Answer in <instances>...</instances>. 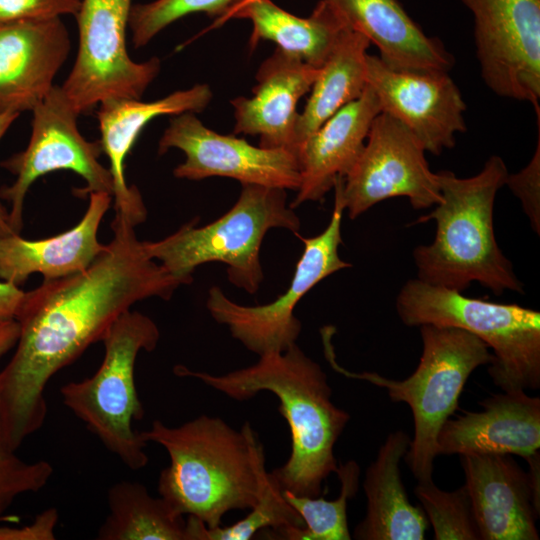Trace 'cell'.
Returning a JSON list of instances; mask_svg holds the SVG:
<instances>
[{
    "mask_svg": "<svg viewBox=\"0 0 540 540\" xmlns=\"http://www.w3.org/2000/svg\"><path fill=\"white\" fill-rule=\"evenodd\" d=\"M113 239L85 270L44 280L25 292L15 351L0 371V417L17 450L47 416L45 389L54 375L142 300H169L184 285L146 253L133 226L112 221Z\"/></svg>",
    "mask_w": 540,
    "mask_h": 540,
    "instance_id": "obj_1",
    "label": "cell"
},
{
    "mask_svg": "<svg viewBox=\"0 0 540 540\" xmlns=\"http://www.w3.org/2000/svg\"><path fill=\"white\" fill-rule=\"evenodd\" d=\"M178 376L193 377L236 401L268 391L280 401L279 413L291 434V453L271 472L282 490L318 497L324 481L336 473L335 444L350 415L332 401V389L322 367L296 344L283 352H268L257 363L223 375L176 366Z\"/></svg>",
    "mask_w": 540,
    "mask_h": 540,
    "instance_id": "obj_2",
    "label": "cell"
},
{
    "mask_svg": "<svg viewBox=\"0 0 540 540\" xmlns=\"http://www.w3.org/2000/svg\"><path fill=\"white\" fill-rule=\"evenodd\" d=\"M139 433L169 455L158 493L177 513L215 528L229 511L258 503L268 472L263 445L249 422L236 430L219 417L201 415L178 427L155 420Z\"/></svg>",
    "mask_w": 540,
    "mask_h": 540,
    "instance_id": "obj_3",
    "label": "cell"
},
{
    "mask_svg": "<svg viewBox=\"0 0 540 540\" xmlns=\"http://www.w3.org/2000/svg\"><path fill=\"white\" fill-rule=\"evenodd\" d=\"M508 174L497 155L469 178H459L451 171L437 173L441 199L431 213L418 220L436 221L433 242L417 246L412 254L418 279L459 292L472 282L496 295L524 292L511 261L497 244L493 227L496 194Z\"/></svg>",
    "mask_w": 540,
    "mask_h": 540,
    "instance_id": "obj_4",
    "label": "cell"
},
{
    "mask_svg": "<svg viewBox=\"0 0 540 540\" xmlns=\"http://www.w3.org/2000/svg\"><path fill=\"white\" fill-rule=\"evenodd\" d=\"M197 219L157 241H143L148 256L184 285L195 269L209 262L227 266V278L254 294L264 279L260 248L272 228L297 233L300 219L287 205L286 190L254 184L242 185L235 204L218 219L196 226Z\"/></svg>",
    "mask_w": 540,
    "mask_h": 540,
    "instance_id": "obj_5",
    "label": "cell"
},
{
    "mask_svg": "<svg viewBox=\"0 0 540 540\" xmlns=\"http://www.w3.org/2000/svg\"><path fill=\"white\" fill-rule=\"evenodd\" d=\"M422 354L415 371L406 379L394 380L373 372L352 373L335 361L330 338L324 345L333 367L340 373L368 381L387 390L393 402H404L412 411L414 435L404 456L418 482L433 480L438 456L437 437L443 424L458 408L462 390L471 373L491 364L493 354L477 336L458 328L421 325Z\"/></svg>",
    "mask_w": 540,
    "mask_h": 540,
    "instance_id": "obj_6",
    "label": "cell"
},
{
    "mask_svg": "<svg viewBox=\"0 0 540 540\" xmlns=\"http://www.w3.org/2000/svg\"><path fill=\"white\" fill-rule=\"evenodd\" d=\"M400 320L409 327L429 324L465 330L492 349L488 373L504 392L540 387V313L512 303L466 297L418 278L396 298Z\"/></svg>",
    "mask_w": 540,
    "mask_h": 540,
    "instance_id": "obj_7",
    "label": "cell"
},
{
    "mask_svg": "<svg viewBox=\"0 0 540 540\" xmlns=\"http://www.w3.org/2000/svg\"><path fill=\"white\" fill-rule=\"evenodd\" d=\"M160 339L156 323L131 309L106 332L104 358L97 371L60 389L64 405L102 444L132 470L148 463L147 443L133 429L144 416L135 385V363L141 351H153Z\"/></svg>",
    "mask_w": 540,
    "mask_h": 540,
    "instance_id": "obj_8",
    "label": "cell"
},
{
    "mask_svg": "<svg viewBox=\"0 0 540 540\" xmlns=\"http://www.w3.org/2000/svg\"><path fill=\"white\" fill-rule=\"evenodd\" d=\"M343 182L344 178L339 177L334 184V207L323 232L313 237L295 233L303 242L304 249L283 295L267 304L245 306L230 300L218 286L209 289L206 301L209 313L215 321L226 325L232 337L249 351L260 356L268 352H283L296 344L302 329L300 320L294 315L298 302L320 281L352 266L338 253L345 210Z\"/></svg>",
    "mask_w": 540,
    "mask_h": 540,
    "instance_id": "obj_9",
    "label": "cell"
},
{
    "mask_svg": "<svg viewBox=\"0 0 540 540\" xmlns=\"http://www.w3.org/2000/svg\"><path fill=\"white\" fill-rule=\"evenodd\" d=\"M132 5V0H81L75 15L78 52L61 86L79 114L108 99H140L160 71L157 57L135 62L128 54Z\"/></svg>",
    "mask_w": 540,
    "mask_h": 540,
    "instance_id": "obj_10",
    "label": "cell"
},
{
    "mask_svg": "<svg viewBox=\"0 0 540 540\" xmlns=\"http://www.w3.org/2000/svg\"><path fill=\"white\" fill-rule=\"evenodd\" d=\"M32 132L27 147L0 163L15 175L10 186L0 188V198L10 204L9 223L14 234L23 227V207L31 185L41 176L58 170H70L81 176L86 186L74 190L77 197L92 192H106L113 197V180L109 168L99 157L100 141H88L80 133V115L55 85L33 110Z\"/></svg>",
    "mask_w": 540,
    "mask_h": 540,
    "instance_id": "obj_11",
    "label": "cell"
},
{
    "mask_svg": "<svg viewBox=\"0 0 540 540\" xmlns=\"http://www.w3.org/2000/svg\"><path fill=\"white\" fill-rule=\"evenodd\" d=\"M401 196L414 209L435 206L441 199L437 173L430 170L419 139L400 121L380 112L344 178V206L348 217L355 219L375 204Z\"/></svg>",
    "mask_w": 540,
    "mask_h": 540,
    "instance_id": "obj_12",
    "label": "cell"
},
{
    "mask_svg": "<svg viewBox=\"0 0 540 540\" xmlns=\"http://www.w3.org/2000/svg\"><path fill=\"white\" fill-rule=\"evenodd\" d=\"M474 18L481 76L540 114V0H461Z\"/></svg>",
    "mask_w": 540,
    "mask_h": 540,
    "instance_id": "obj_13",
    "label": "cell"
},
{
    "mask_svg": "<svg viewBox=\"0 0 540 540\" xmlns=\"http://www.w3.org/2000/svg\"><path fill=\"white\" fill-rule=\"evenodd\" d=\"M176 148L185 161L173 171L175 177L202 180L220 176L242 185L298 190L300 167L297 155L283 149L253 146L234 135H222L206 127L193 112L173 115L158 144V153Z\"/></svg>",
    "mask_w": 540,
    "mask_h": 540,
    "instance_id": "obj_14",
    "label": "cell"
},
{
    "mask_svg": "<svg viewBox=\"0 0 540 540\" xmlns=\"http://www.w3.org/2000/svg\"><path fill=\"white\" fill-rule=\"evenodd\" d=\"M366 81L381 112L406 126L425 151L439 155L454 146L456 133L466 130V105L448 73L396 71L367 55Z\"/></svg>",
    "mask_w": 540,
    "mask_h": 540,
    "instance_id": "obj_15",
    "label": "cell"
},
{
    "mask_svg": "<svg viewBox=\"0 0 540 540\" xmlns=\"http://www.w3.org/2000/svg\"><path fill=\"white\" fill-rule=\"evenodd\" d=\"M481 540H538L540 488L507 454L460 456Z\"/></svg>",
    "mask_w": 540,
    "mask_h": 540,
    "instance_id": "obj_16",
    "label": "cell"
},
{
    "mask_svg": "<svg viewBox=\"0 0 540 540\" xmlns=\"http://www.w3.org/2000/svg\"><path fill=\"white\" fill-rule=\"evenodd\" d=\"M70 49L61 17L0 25V114L32 111L42 102Z\"/></svg>",
    "mask_w": 540,
    "mask_h": 540,
    "instance_id": "obj_17",
    "label": "cell"
},
{
    "mask_svg": "<svg viewBox=\"0 0 540 540\" xmlns=\"http://www.w3.org/2000/svg\"><path fill=\"white\" fill-rule=\"evenodd\" d=\"M211 99L210 87L207 84H196L150 102L113 98L98 105L97 119L101 135L99 141L109 160L108 168L113 180V220L136 227L147 217L138 188L128 185L125 178L127 155L143 128L159 116L201 112Z\"/></svg>",
    "mask_w": 540,
    "mask_h": 540,
    "instance_id": "obj_18",
    "label": "cell"
},
{
    "mask_svg": "<svg viewBox=\"0 0 540 540\" xmlns=\"http://www.w3.org/2000/svg\"><path fill=\"white\" fill-rule=\"evenodd\" d=\"M482 411L448 419L437 437L439 455L540 456V398L525 391L495 394L479 402Z\"/></svg>",
    "mask_w": 540,
    "mask_h": 540,
    "instance_id": "obj_19",
    "label": "cell"
},
{
    "mask_svg": "<svg viewBox=\"0 0 540 540\" xmlns=\"http://www.w3.org/2000/svg\"><path fill=\"white\" fill-rule=\"evenodd\" d=\"M320 68L276 49L260 65L252 97L230 101L234 134L259 136V146L288 150L297 155V104L311 90Z\"/></svg>",
    "mask_w": 540,
    "mask_h": 540,
    "instance_id": "obj_20",
    "label": "cell"
},
{
    "mask_svg": "<svg viewBox=\"0 0 540 540\" xmlns=\"http://www.w3.org/2000/svg\"><path fill=\"white\" fill-rule=\"evenodd\" d=\"M381 112L378 98L366 84L362 94L343 106L300 145V186L289 204L321 201L339 177L345 178L359 158L371 124Z\"/></svg>",
    "mask_w": 540,
    "mask_h": 540,
    "instance_id": "obj_21",
    "label": "cell"
},
{
    "mask_svg": "<svg viewBox=\"0 0 540 540\" xmlns=\"http://www.w3.org/2000/svg\"><path fill=\"white\" fill-rule=\"evenodd\" d=\"M106 192L89 194L88 207L73 228L44 239L0 236V280L20 287L33 273L53 280L88 268L103 250L98 229L112 203Z\"/></svg>",
    "mask_w": 540,
    "mask_h": 540,
    "instance_id": "obj_22",
    "label": "cell"
},
{
    "mask_svg": "<svg viewBox=\"0 0 540 540\" xmlns=\"http://www.w3.org/2000/svg\"><path fill=\"white\" fill-rule=\"evenodd\" d=\"M347 26L377 46L390 69L408 72H444L453 56L437 38L427 36L398 0H325Z\"/></svg>",
    "mask_w": 540,
    "mask_h": 540,
    "instance_id": "obj_23",
    "label": "cell"
},
{
    "mask_svg": "<svg viewBox=\"0 0 540 540\" xmlns=\"http://www.w3.org/2000/svg\"><path fill=\"white\" fill-rule=\"evenodd\" d=\"M411 438L403 430L391 432L365 473L366 515L354 530L358 540H423L429 521L410 503L401 478L400 462Z\"/></svg>",
    "mask_w": 540,
    "mask_h": 540,
    "instance_id": "obj_24",
    "label": "cell"
},
{
    "mask_svg": "<svg viewBox=\"0 0 540 540\" xmlns=\"http://www.w3.org/2000/svg\"><path fill=\"white\" fill-rule=\"evenodd\" d=\"M233 18L252 23V48L261 40H270L281 51L317 68L324 64L341 34L350 29L325 0L317 3L309 17L293 15L272 0H250L216 19L212 27Z\"/></svg>",
    "mask_w": 540,
    "mask_h": 540,
    "instance_id": "obj_25",
    "label": "cell"
},
{
    "mask_svg": "<svg viewBox=\"0 0 540 540\" xmlns=\"http://www.w3.org/2000/svg\"><path fill=\"white\" fill-rule=\"evenodd\" d=\"M370 41L362 34L346 29L311 87V94L296 126L298 149L339 109L357 99L366 81V58ZM298 152V150H297Z\"/></svg>",
    "mask_w": 540,
    "mask_h": 540,
    "instance_id": "obj_26",
    "label": "cell"
},
{
    "mask_svg": "<svg viewBox=\"0 0 540 540\" xmlns=\"http://www.w3.org/2000/svg\"><path fill=\"white\" fill-rule=\"evenodd\" d=\"M109 513L100 540H192L189 519L138 482L119 481L107 493Z\"/></svg>",
    "mask_w": 540,
    "mask_h": 540,
    "instance_id": "obj_27",
    "label": "cell"
},
{
    "mask_svg": "<svg viewBox=\"0 0 540 540\" xmlns=\"http://www.w3.org/2000/svg\"><path fill=\"white\" fill-rule=\"evenodd\" d=\"M336 474L340 480V494L335 500L323 497L297 496L283 490L286 501L299 513L304 527H289L275 530V539L286 540H350L347 523V503L359 487L360 468L350 460L338 465Z\"/></svg>",
    "mask_w": 540,
    "mask_h": 540,
    "instance_id": "obj_28",
    "label": "cell"
},
{
    "mask_svg": "<svg viewBox=\"0 0 540 540\" xmlns=\"http://www.w3.org/2000/svg\"><path fill=\"white\" fill-rule=\"evenodd\" d=\"M414 494L433 527L435 540H481L465 484L448 492L433 480L418 482Z\"/></svg>",
    "mask_w": 540,
    "mask_h": 540,
    "instance_id": "obj_29",
    "label": "cell"
},
{
    "mask_svg": "<svg viewBox=\"0 0 540 540\" xmlns=\"http://www.w3.org/2000/svg\"><path fill=\"white\" fill-rule=\"evenodd\" d=\"M282 489L271 472L258 503L243 519L230 526L207 528L200 522L197 540H249L263 529L304 527L299 513L286 501Z\"/></svg>",
    "mask_w": 540,
    "mask_h": 540,
    "instance_id": "obj_30",
    "label": "cell"
},
{
    "mask_svg": "<svg viewBox=\"0 0 540 540\" xmlns=\"http://www.w3.org/2000/svg\"><path fill=\"white\" fill-rule=\"evenodd\" d=\"M242 0H154L133 4L129 28L135 48L148 44L159 32L180 18L205 13L220 18Z\"/></svg>",
    "mask_w": 540,
    "mask_h": 540,
    "instance_id": "obj_31",
    "label": "cell"
},
{
    "mask_svg": "<svg viewBox=\"0 0 540 540\" xmlns=\"http://www.w3.org/2000/svg\"><path fill=\"white\" fill-rule=\"evenodd\" d=\"M53 466L45 460L25 461L8 443L0 417V520L15 500L27 493L42 490L53 475Z\"/></svg>",
    "mask_w": 540,
    "mask_h": 540,
    "instance_id": "obj_32",
    "label": "cell"
},
{
    "mask_svg": "<svg viewBox=\"0 0 540 540\" xmlns=\"http://www.w3.org/2000/svg\"><path fill=\"white\" fill-rule=\"evenodd\" d=\"M81 0H0V25L34 19L75 16Z\"/></svg>",
    "mask_w": 540,
    "mask_h": 540,
    "instance_id": "obj_33",
    "label": "cell"
},
{
    "mask_svg": "<svg viewBox=\"0 0 540 540\" xmlns=\"http://www.w3.org/2000/svg\"><path fill=\"white\" fill-rule=\"evenodd\" d=\"M537 116L538 141L536 151L529 164L520 172L508 174L506 183L511 191L521 200L523 208L529 216L530 223L537 234L540 230V115Z\"/></svg>",
    "mask_w": 540,
    "mask_h": 540,
    "instance_id": "obj_34",
    "label": "cell"
},
{
    "mask_svg": "<svg viewBox=\"0 0 540 540\" xmlns=\"http://www.w3.org/2000/svg\"><path fill=\"white\" fill-rule=\"evenodd\" d=\"M58 522L55 508L42 511L34 521L21 528L0 527V540H53Z\"/></svg>",
    "mask_w": 540,
    "mask_h": 540,
    "instance_id": "obj_35",
    "label": "cell"
},
{
    "mask_svg": "<svg viewBox=\"0 0 540 540\" xmlns=\"http://www.w3.org/2000/svg\"><path fill=\"white\" fill-rule=\"evenodd\" d=\"M24 296L19 286L0 280V322L16 319Z\"/></svg>",
    "mask_w": 540,
    "mask_h": 540,
    "instance_id": "obj_36",
    "label": "cell"
},
{
    "mask_svg": "<svg viewBox=\"0 0 540 540\" xmlns=\"http://www.w3.org/2000/svg\"><path fill=\"white\" fill-rule=\"evenodd\" d=\"M19 114L2 113L0 114V139L16 120ZM14 234L9 223V212L0 201V236Z\"/></svg>",
    "mask_w": 540,
    "mask_h": 540,
    "instance_id": "obj_37",
    "label": "cell"
},
{
    "mask_svg": "<svg viewBox=\"0 0 540 540\" xmlns=\"http://www.w3.org/2000/svg\"><path fill=\"white\" fill-rule=\"evenodd\" d=\"M19 337V324L14 320L0 322V358L15 347Z\"/></svg>",
    "mask_w": 540,
    "mask_h": 540,
    "instance_id": "obj_38",
    "label": "cell"
},
{
    "mask_svg": "<svg viewBox=\"0 0 540 540\" xmlns=\"http://www.w3.org/2000/svg\"><path fill=\"white\" fill-rule=\"evenodd\" d=\"M247 1H250V0H242V1L239 2L237 5L242 4V3H245V2H247ZM237 5H235V6H237ZM235 6H234V7H235ZM234 7H233V8H234ZM230 10H231V9H230ZM224 15H225V14H224Z\"/></svg>",
    "mask_w": 540,
    "mask_h": 540,
    "instance_id": "obj_39",
    "label": "cell"
}]
</instances>
